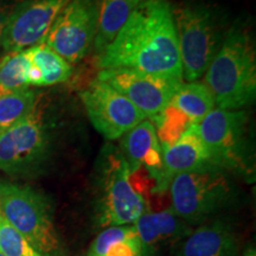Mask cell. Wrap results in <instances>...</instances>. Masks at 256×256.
I'll return each mask as SVG.
<instances>
[{
  "mask_svg": "<svg viewBox=\"0 0 256 256\" xmlns=\"http://www.w3.org/2000/svg\"><path fill=\"white\" fill-rule=\"evenodd\" d=\"M98 63L101 69L128 68L184 81L168 0H142Z\"/></svg>",
  "mask_w": 256,
  "mask_h": 256,
  "instance_id": "6da1fadb",
  "label": "cell"
},
{
  "mask_svg": "<svg viewBox=\"0 0 256 256\" xmlns=\"http://www.w3.org/2000/svg\"><path fill=\"white\" fill-rule=\"evenodd\" d=\"M204 84L220 110H238L256 96V52L252 34L235 25L206 72Z\"/></svg>",
  "mask_w": 256,
  "mask_h": 256,
  "instance_id": "7a4b0ae2",
  "label": "cell"
},
{
  "mask_svg": "<svg viewBox=\"0 0 256 256\" xmlns=\"http://www.w3.org/2000/svg\"><path fill=\"white\" fill-rule=\"evenodd\" d=\"M183 78L196 82L209 68L228 30L223 14L204 2H182L172 8Z\"/></svg>",
  "mask_w": 256,
  "mask_h": 256,
  "instance_id": "3957f363",
  "label": "cell"
},
{
  "mask_svg": "<svg viewBox=\"0 0 256 256\" xmlns=\"http://www.w3.org/2000/svg\"><path fill=\"white\" fill-rule=\"evenodd\" d=\"M0 214L40 255L58 252L51 206L40 192L25 185L0 184Z\"/></svg>",
  "mask_w": 256,
  "mask_h": 256,
  "instance_id": "277c9868",
  "label": "cell"
},
{
  "mask_svg": "<svg viewBox=\"0 0 256 256\" xmlns=\"http://www.w3.org/2000/svg\"><path fill=\"white\" fill-rule=\"evenodd\" d=\"M172 208L176 215L194 224L208 218L229 203L232 185L224 170L210 168L177 174L170 183Z\"/></svg>",
  "mask_w": 256,
  "mask_h": 256,
  "instance_id": "5b68a950",
  "label": "cell"
},
{
  "mask_svg": "<svg viewBox=\"0 0 256 256\" xmlns=\"http://www.w3.org/2000/svg\"><path fill=\"white\" fill-rule=\"evenodd\" d=\"M50 156V138L40 110L0 133V168L11 176L40 172Z\"/></svg>",
  "mask_w": 256,
  "mask_h": 256,
  "instance_id": "8992f818",
  "label": "cell"
},
{
  "mask_svg": "<svg viewBox=\"0 0 256 256\" xmlns=\"http://www.w3.org/2000/svg\"><path fill=\"white\" fill-rule=\"evenodd\" d=\"M122 153L106 156L98 202V224L104 228L130 226L147 211L142 194L133 186Z\"/></svg>",
  "mask_w": 256,
  "mask_h": 256,
  "instance_id": "52a82bcc",
  "label": "cell"
},
{
  "mask_svg": "<svg viewBox=\"0 0 256 256\" xmlns=\"http://www.w3.org/2000/svg\"><path fill=\"white\" fill-rule=\"evenodd\" d=\"M247 122L244 112L215 108L197 124L202 142L217 168L238 171L246 168Z\"/></svg>",
  "mask_w": 256,
  "mask_h": 256,
  "instance_id": "ba28073f",
  "label": "cell"
},
{
  "mask_svg": "<svg viewBox=\"0 0 256 256\" xmlns=\"http://www.w3.org/2000/svg\"><path fill=\"white\" fill-rule=\"evenodd\" d=\"M96 26V0H69L54 22L43 44L68 63H76L84 58L94 46Z\"/></svg>",
  "mask_w": 256,
  "mask_h": 256,
  "instance_id": "9c48e42d",
  "label": "cell"
},
{
  "mask_svg": "<svg viewBox=\"0 0 256 256\" xmlns=\"http://www.w3.org/2000/svg\"><path fill=\"white\" fill-rule=\"evenodd\" d=\"M98 80L108 83L130 100L146 118L162 113L183 84V80L128 68L101 69Z\"/></svg>",
  "mask_w": 256,
  "mask_h": 256,
  "instance_id": "30bf717a",
  "label": "cell"
},
{
  "mask_svg": "<svg viewBox=\"0 0 256 256\" xmlns=\"http://www.w3.org/2000/svg\"><path fill=\"white\" fill-rule=\"evenodd\" d=\"M81 98L92 126L108 140L120 139L146 120L126 96L100 80L92 82Z\"/></svg>",
  "mask_w": 256,
  "mask_h": 256,
  "instance_id": "8fae6325",
  "label": "cell"
},
{
  "mask_svg": "<svg viewBox=\"0 0 256 256\" xmlns=\"http://www.w3.org/2000/svg\"><path fill=\"white\" fill-rule=\"evenodd\" d=\"M69 0H25L12 8L0 43L8 52L43 44Z\"/></svg>",
  "mask_w": 256,
  "mask_h": 256,
  "instance_id": "7c38bea8",
  "label": "cell"
},
{
  "mask_svg": "<svg viewBox=\"0 0 256 256\" xmlns=\"http://www.w3.org/2000/svg\"><path fill=\"white\" fill-rule=\"evenodd\" d=\"M133 226L142 247V256H164L191 234L188 223L172 209L156 212L146 211Z\"/></svg>",
  "mask_w": 256,
  "mask_h": 256,
  "instance_id": "4fadbf2b",
  "label": "cell"
},
{
  "mask_svg": "<svg viewBox=\"0 0 256 256\" xmlns=\"http://www.w3.org/2000/svg\"><path fill=\"white\" fill-rule=\"evenodd\" d=\"M210 166L216 165L202 142L197 124H192L177 142L162 150V170L156 190L165 192L177 174Z\"/></svg>",
  "mask_w": 256,
  "mask_h": 256,
  "instance_id": "5bb4252c",
  "label": "cell"
},
{
  "mask_svg": "<svg viewBox=\"0 0 256 256\" xmlns=\"http://www.w3.org/2000/svg\"><path fill=\"white\" fill-rule=\"evenodd\" d=\"M122 156L130 166V174L145 168L148 174L159 180L162 170V150L151 120H144L124 136Z\"/></svg>",
  "mask_w": 256,
  "mask_h": 256,
  "instance_id": "9a60e30c",
  "label": "cell"
},
{
  "mask_svg": "<svg viewBox=\"0 0 256 256\" xmlns=\"http://www.w3.org/2000/svg\"><path fill=\"white\" fill-rule=\"evenodd\" d=\"M238 241L229 226L214 222L191 232L178 256H236Z\"/></svg>",
  "mask_w": 256,
  "mask_h": 256,
  "instance_id": "2e32d148",
  "label": "cell"
},
{
  "mask_svg": "<svg viewBox=\"0 0 256 256\" xmlns=\"http://www.w3.org/2000/svg\"><path fill=\"white\" fill-rule=\"evenodd\" d=\"M142 0H96L98 26L94 40L95 51L101 55Z\"/></svg>",
  "mask_w": 256,
  "mask_h": 256,
  "instance_id": "e0dca14e",
  "label": "cell"
},
{
  "mask_svg": "<svg viewBox=\"0 0 256 256\" xmlns=\"http://www.w3.org/2000/svg\"><path fill=\"white\" fill-rule=\"evenodd\" d=\"M171 104L180 110L191 124H198L215 110V98L204 83H183L172 98Z\"/></svg>",
  "mask_w": 256,
  "mask_h": 256,
  "instance_id": "ac0fdd59",
  "label": "cell"
},
{
  "mask_svg": "<svg viewBox=\"0 0 256 256\" xmlns=\"http://www.w3.org/2000/svg\"><path fill=\"white\" fill-rule=\"evenodd\" d=\"M28 60L38 66L40 70L42 86H55L68 81L72 75V68L70 63L62 58L58 54L51 50L46 44L28 48L25 50Z\"/></svg>",
  "mask_w": 256,
  "mask_h": 256,
  "instance_id": "d6986e66",
  "label": "cell"
},
{
  "mask_svg": "<svg viewBox=\"0 0 256 256\" xmlns=\"http://www.w3.org/2000/svg\"><path fill=\"white\" fill-rule=\"evenodd\" d=\"M37 104V94L28 88L0 92V133L24 120Z\"/></svg>",
  "mask_w": 256,
  "mask_h": 256,
  "instance_id": "ffe728a7",
  "label": "cell"
},
{
  "mask_svg": "<svg viewBox=\"0 0 256 256\" xmlns=\"http://www.w3.org/2000/svg\"><path fill=\"white\" fill-rule=\"evenodd\" d=\"M30 60L24 51L8 52L0 60V92L23 90L28 87Z\"/></svg>",
  "mask_w": 256,
  "mask_h": 256,
  "instance_id": "44dd1931",
  "label": "cell"
},
{
  "mask_svg": "<svg viewBox=\"0 0 256 256\" xmlns=\"http://www.w3.org/2000/svg\"><path fill=\"white\" fill-rule=\"evenodd\" d=\"M151 121L156 127V136H158L162 150L177 142L188 126L192 124L190 120L171 104L162 113L153 116Z\"/></svg>",
  "mask_w": 256,
  "mask_h": 256,
  "instance_id": "7402d4cb",
  "label": "cell"
},
{
  "mask_svg": "<svg viewBox=\"0 0 256 256\" xmlns=\"http://www.w3.org/2000/svg\"><path fill=\"white\" fill-rule=\"evenodd\" d=\"M0 252L5 256H42L0 214Z\"/></svg>",
  "mask_w": 256,
  "mask_h": 256,
  "instance_id": "603a6c76",
  "label": "cell"
},
{
  "mask_svg": "<svg viewBox=\"0 0 256 256\" xmlns=\"http://www.w3.org/2000/svg\"><path fill=\"white\" fill-rule=\"evenodd\" d=\"M136 235L133 224L122 226H110L106 228L104 232L98 235L92 241L90 249L88 252V256H106L110 247L124 240Z\"/></svg>",
  "mask_w": 256,
  "mask_h": 256,
  "instance_id": "cb8c5ba5",
  "label": "cell"
},
{
  "mask_svg": "<svg viewBox=\"0 0 256 256\" xmlns=\"http://www.w3.org/2000/svg\"><path fill=\"white\" fill-rule=\"evenodd\" d=\"M106 256H142V247L138 235L114 244Z\"/></svg>",
  "mask_w": 256,
  "mask_h": 256,
  "instance_id": "d4e9b609",
  "label": "cell"
},
{
  "mask_svg": "<svg viewBox=\"0 0 256 256\" xmlns=\"http://www.w3.org/2000/svg\"><path fill=\"white\" fill-rule=\"evenodd\" d=\"M12 8L10 5H6L4 2H0V37H2V31H4V28L6 23H8V16L11 14Z\"/></svg>",
  "mask_w": 256,
  "mask_h": 256,
  "instance_id": "484cf974",
  "label": "cell"
},
{
  "mask_svg": "<svg viewBox=\"0 0 256 256\" xmlns=\"http://www.w3.org/2000/svg\"><path fill=\"white\" fill-rule=\"evenodd\" d=\"M244 256H256V252H255V249H249V250L246 252Z\"/></svg>",
  "mask_w": 256,
  "mask_h": 256,
  "instance_id": "4316f807",
  "label": "cell"
},
{
  "mask_svg": "<svg viewBox=\"0 0 256 256\" xmlns=\"http://www.w3.org/2000/svg\"><path fill=\"white\" fill-rule=\"evenodd\" d=\"M0 256H5V255H2V252H0Z\"/></svg>",
  "mask_w": 256,
  "mask_h": 256,
  "instance_id": "83f0119b",
  "label": "cell"
}]
</instances>
